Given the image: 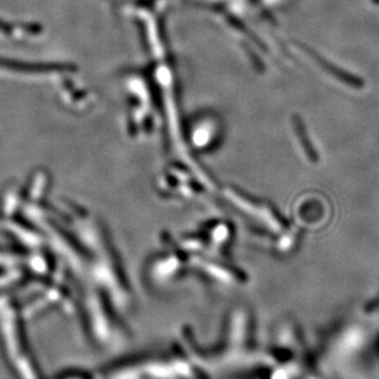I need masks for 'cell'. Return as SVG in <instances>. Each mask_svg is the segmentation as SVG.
Listing matches in <instances>:
<instances>
[{
    "label": "cell",
    "mask_w": 379,
    "mask_h": 379,
    "mask_svg": "<svg viewBox=\"0 0 379 379\" xmlns=\"http://www.w3.org/2000/svg\"><path fill=\"white\" fill-rule=\"evenodd\" d=\"M313 57L317 59V62L319 63V64L322 65V67L325 69L329 74H331L335 79L344 83V84L347 85V87L353 88V89H362V88L366 85V83H364V80L362 79L361 77L355 75V74L350 73V71L345 70V69L337 67V65L333 64V63H330L329 60L324 59V58L318 56V54L313 53Z\"/></svg>",
    "instance_id": "6da1fadb"
},
{
    "label": "cell",
    "mask_w": 379,
    "mask_h": 379,
    "mask_svg": "<svg viewBox=\"0 0 379 379\" xmlns=\"http://www.w3.org/2000/svg\"><path fill=\"white\" fill-rule=\"evenodd\" d=\"M297 129H298V133H299V137L301 138V144H303L304 149H306L308 157L311 158L312 162H318V158H319V157H318V154L315 153L314 148H313L311 142H309L308 137H307L306 132H304V128H303V126L300 124V122L297 123Z\"/></svg>",
    "instance_id": "7a4b0ae2"
}]
</instances>
